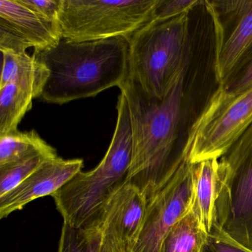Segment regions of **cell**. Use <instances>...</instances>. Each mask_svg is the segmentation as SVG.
<instances>
[{"label": "cell", "instance_id": "1", "mask_svg": "<svg viewBox=\"0 0 252 252\" xmlns=\"http://www.w3.org/2000/svg\"><path fill=\"white\" fill-rule=\"evenodd\" d=\"M193 58V57H192ZM193 60L166 97L146 94L132 79L119 89L127 101L132 150L126 183L150 200L189 160L192 128L202 113L195 112L196 77Z\"/></svg>", "mask_w": 252, "mask_h": 252}, {"label": "cell", "instance_id": "2", "mask_svg": "<svg viewBox=\"0 0 252 252\" xmlns=\"http://www.w3.org/2000/svg\"><path fill=\"white\" fill-rule=\"evenodd\" d=\"M33 57L49 72L41 98L51 104L62 105L119 88L129 73V42L124 37L90 42L63 38Z\"/></svg>", "mask_w": 252, "mask_h": 252}, {"label": "cell", "instance_id": "3", "mask_svg": "<svg viewBox=\"0 0 252 252\" xmlns=\"http://www.w3.org/2000/svg\"><path fill=\"white\" fill-rule=\"evenodd\" d=\"M132 150L129 108L121 92L114 134L101 161L92 170L81 171L51 196L64 223L77 228L102 225L109 200L126 183Z\"/></svg>", "mask_w": 252, "mask_h": 252}, {"label": "cell", "instance_id": "4", "mask_svg": "<svg viewBox=\"0 0 252 252\" xmlns=\"http://www.w3.org/2000/svg\"><path fill=\"white\" fill-rule=\"evenodd\" d=\"M189 14L153 20L128 39V78L150 96L166 97L192 60Z\"/></svg>", "mask_w": 252, "mask_h": 252}, {"label": "cell", "instance_id": "5", "mask_svg": "<svg viewBox=\"0 0 252 252\" xmlns=\"http://www.w3.org/2000/svg\"><path fill=\"white\" fill-rule=\"evenodd\" d=\"M220 159L213 222L252 251V125Z\"/></svg>", "mask_w": 252, "mask_h": 252}, {"label": "cell", "instance_id": "6", "mask_svg": "<svg viewBox=\"0 0 252 252\" xmlns=\"http://www.w3.org/2000/svg\"><path fill=\"white\" fill-rule=\"evenodd\" d=\"M158 0H63L60 25L73 42L128 39L154 20Z\"/></svg>", "mask_w": 252, "mask_h": 252}, {"label": "cell", "instance_id": "7", "mask_svg": "<svg viewBox=\"0 0 252 252\" xmlns=\"http://www.w3.org/2000/svg\"><path fill=\"white\" fill-rule=\"evenodd\" d=\"M252 125V87L231 93L218 86L192 128L189 161L220 159Z\"/></svg>", "mask_w": 252, "mask_h": 252}, {"label": "cell", "instance_id": "8", "mask_svg": "<svg viewBox=\"0 0 252 252\" xmlns=\"http://www.w3.org/2000/svg\"><path fill=\"white\" fill-rule=\"evenodd\" d=\"M214 32V71L218 85L252 48V0H204Z\"/></svg>", "mask_w": 252, "mask_h": 252}, {"label": "cell", "instance_id": "9", "mask_svg": "<svg viewBox=\"0 0 252 252\" xmlns=\"http://www.w3.org/2000/svg\"><path fill=\"white\" fill-rule=\"evenodd\" d=\"M194 163L186 161L150 200L139 236L127 252H160L171 228L192 208Z\"/></svg>", "mask_w": 252, "mask_h": 252}, {"label": "cell", "instance_id": "10", "mask_svg": "<svg viewBox=\"0 0 252 252\" xmlns=\"http://www.w3.org/2000/svg\"><path fill=\"white\" fill-rule=\"evenodd\" d=\"M63 38L60 24L42 18L21 0H0V50L21 53L33 48L39 52Z\"/></svg>", "mask_w": 252, "mask_h": 252}, {"label": "cell", "instance_id": "11", "mask_svg": "<svg viewBox=\"0 0 252 252\" xmlns=\"http://www.w3.org/2000/svg\"><path fill=\"white\" fill-rule=\"evenodd\" d=\"M49 72L34 57L26 54L15 78L0 88V135L16 132L34 98L42 95Z\"/></svg>", "mask_w": 252, "mask_h": 252}, {"label": "cell", "instance_id": "12", "mask_svg": "<svg viewBox=\"0 0 252 252\" xmlns=\"http://www.w3.org/2000/svg\"><path fill=\"white\" fill-rule=\"evenodd\" d=\"M82 159L54 158L45 162L14 189L0 197V218L21 210L33 200L52 196L82 171Z\"/></svg>", "mask_w": 252, "mask_h": 252}, {"label": "cell", "instance_id": "13", "mask_svg": "<svg viewBox=\"0 0 252 252\" xmlns=\"http://www.w3.org/2000/svg\"><path fill=\"white\" fill-rule=\"evenodd\" d=\"M148 200L135 186L125 183L104 209L102 224L110 225L129 250L136 242L147 212Z\"/></svg>", "mask_w": 252, "mask_h": 252}, {"label": "cell", "instance_id": "14", "mask_svg": "<svg viewBox=\"0 0 252 252\" xmlns=\"http://www.w3.org/2000/svg\"><path fill=\"white\" fill-rule=\"evenodd\" d=\"M218 159H209L194 163L193 209L206 234L213 224L215 187Z\"/></svg>", "mask_w": 252, "mask_h": 252}, {"label": "cell", "instance_id": "15", "mask_svg": "<svg viewBox=\"0 0 252 252\" xmlns=\"http://www.w3.org/2000/svg\"><path fill=\"white\" fill-rule=\"evenodd\" d=\"M206 236L192 206L166 234L160 252H201Z\"/></svg>", "mask_w": 252, "mask_h": 252}, {"label": "cell", "instance_id": "16", "mask_svg": "<svg viewBox=\"0 0 252 252\" xmlns=\"http://www.w3.org/2000/svg\"><path fill=\"white\" fill-rule=\"evenodd\" d=\"M56 150L35 130L0 135V167L20 161L36 153Z\"/></svg>", "mask_w": 252, "mask_h": 252}, {"label": "cell", "instance_id": "17", "mask_svg": "<svg viewBox=\"0 0 252 252\" xmlns=\"http://www.w3.org/2000/svg\"><path fill=\"white\" fill-rule=\"evenodd\" d=\"M57 156L56 150L44 152L0 167V197L20 185L45 162Z\"/></svg>", "mask_w": 252, "mask_h": 252}, {"label": "cell", "instance_id": "18", "mask_svg": "<svg viewBox=\"0 0 252 252\" xmlns=\"http://www.w3.org/2000/svg\"><path fill=\"white\" fill-rule=\"evenodd\" d=\"M103 225L77 228L63 223L58 252H101Z\"/></svg>", "mask_w": 252, "mask_h": 252}, {"label": "cell", "instance_id": "19", "mask_svg": "<svg viewBox=\"0 0 252 252\" xmlns=\"http://www.w3.org/2000/svg\"><path fill=\"white\" fill-rule=\"evenodd\" d=\"M201 252H252V251L236 241L213 222L210 231L206 234Z\"/></svg>", "mask_w": 252, "mask_h": 252}, {"label": "cell", "instance_id": "20", "mask_svg": "<svg viewBox=\"0 0 252 252\" xmlns=\"http://www.w3.org/2000/svg\"><path fill=\"white\" fill-rule=\"evenodd\" d=\"M219 86L231 93L240 92L252 87V48L223 83Z\"/></svg>", "mask_w": 252, "mask_h": 252}, {"label": "cell", "instance_id": "21", "mask_svg": "<svg viewBox=\"0 0 252 252\" xmlns=\"http://www.w3.org/2000/svg\"><path fill=\"white\" fill-rule=\"evenodd\" d=\"M203 2L202 0H158L155 10L154 20H167L189 14Z\"/></svg>", "mask_w": 252, "mask_h": 252}, {"label": "cell", "instance_id": "22", "mask_svg": "<svg viewBox=\"0 0 252 252\" xmlns=\"http://www.w3.org/2000/svg\"><path fill=\"white\" fill-rule=\"evenodd\" d=\"M24 5L51 23L60 24L63 0H21Z\"/></svg>", "mask_w": 252, "mask_h": 252}, {"label": "cell", "instance_id": "23", "mask_svg": "<svg viewBox=\"0 0 252 252\" xmlns=\"http://www.w3.org/2000/svg\"><path fill=\"white\" fill-rule=\"evenodd\" d=\"M103 237L101 252H127L126 246L112 227L102 224Z\"/></svg>", "mask_w": 252, "mask_h": 252}]
</instances>
